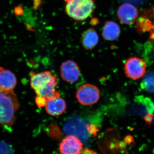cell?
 I'll return each mask as SVG.
<instances>
[{"instance_id": "obj_1", "label": "cell", "mask_w": 154, "mask_h": 154, "mask_svg": "<svg viewBox=\"0 0 154 154\" xmlns=\"http://www.w3.org/2000/svg\"><path fill=\"white\" fill-rule=\"evenodd\" d=\"M20 107L19 99L14 91L0 89V126L10 128L16 121V113Z\"/></svg>"}, {"instance_id": "obj_2", "label": "cell", "mask_w": 154, "mask_h": 154, "mask_svg": "<svg viewBox=\"0 0 154 154\" xmlns=\"http://www.w3.org/2000/svg\"><path fill=\"white\" fill-rule=\"evenodd\" d=\"M65 11L69 17L75 20L84 21L94 12L95 0H64Z\"/></svg>"}, {"instance_id": "obj_3", "label": "cell", "mask_w": 154, "mask_h": 154, "mask_svg": "<svg viewBox=\"0 0 154 154\" xmlns=\"http://www.w3.org/2000/svg\"><path fill=\"white\" fill-rule=\"evenodd\" d=\"M76 98L79 103L85 106L96 104L100 98L99 88L91 84H86L80 87L76 93Z\"/></svg>"}, {"instance_id": "obj_4", "label": "cell", "mask_w": 154, "mask_h": 154, "mask_svg": "<svg viewBox=\"0 0 154 154\" xmlns=\"http://www.w3.org/2000/svg\"><path fill=\"white\" fill-rule=\"evenodd\" d=\"M124 71L127 78L134 80L139 79L146 74V62L140 58L131 57L125 63Z\"/></svg>"}, {"instance_id": "obj_5", "label": "cell", "mask_w": 154, "mask_h": 154, "mask_svg": "<svg viewBox=\"0 0 154 154\" xmlns=\"http://www.w3.org/2000/svg\"><path fill=\"white\" fill-rule=\"evenodd\" d=\"M60 74L62 79L65 82L74 83L79 79L81 71L76 63L73 60H67L61 65Z\"/></svg>"}, {"instance_id": "obj_6", "label": "cell", "mask_w": 154, "mask_h": 154, "mask_svg": "<svg viewBox=\"0 0 154 154\" xmlns=\"http://www.w3.org/2000/svg\"><path fill=\"white\" fill-rule=\"evenodd\" d=\"M83 144L81 140L74 135L64 138L60 144V154H80L82 151Z\"/></svg>"}, {"instance_id": "obj_7", "label": "cell", "mask_w": 154, "mask_h": 154, "mask_svg": "<svg viewBox=\"0 0 154 154\" xmlns=\"http://www.w3.org/2000/svg\"><path fill=\"white\" fill-rule=\"evenodd\" d=\"M138 16L137 9L129 3H125L119 8L117 16L120 22L125 25L132 24Z\"/></svg>"}, {"instance_id": "obj_8", "label": "cell", "mask_w": 154, "mask_h": 154, "mask_svg": "<svg viewBox=\"0 0 154 154\" xmlns=\"http://www.w3.org/2000/svg\"><path fill=\"white\" fill-rule=\"evenodd\" d=\"M55 75L50 71H45L35 73L31 72L30 77V85L34 91L47 85L52 80L56 79Z\"/></svg>"}, {"instance_id": "obj_9", "label": "cell", "mask_w": 154, "mask_h": 154, "mask_svg": "<svg viewBox=\"0 0 154 154\" xmlns=\"http://www.w3.org/2000/svg\"><path fill=\"white\" fill-rule=\"evenodd\" d=\"M45 109L48 114L52 116L61 115L66 110V102L60 96L53 97L48 99Z\"/></svg>"}, {"instance_id": "obj_10", "label": "cell", "mask_w": 154, "mask_h": 154, "mask_svg": "<svg viewBox=\"0 0 154 154\" xmlns=\"http://www.w3.org/2000/svg\"><path fill=\"white\" fill-rule=\"evenodd\" d=\"M17 78L12 71L0 66V89L14 91L17 86Z\"/></svg>"}, {"instance_id": "obj_11", "label": "cell", "mask_w": 154, "mask_h": 154, "mask_svg": "<svg viewBox=\"0 0 154 154\" xmlns=\"http://www.w3.org/2000/svg\"><path fill=\"white\" fill-rule=\"evenodd\" d=\"M99 40L98 33L93 28H89L84 31L81 37L83 47L88 50H91L96 47Z\"/></svg>"}, {"instance_id": "obj_12", "label": "cell", "mask_w": 154, "mask_h": 154, "mask_svg": "<svg viewBox=\"0 0 154 154\" xmlns=\"http://www.w3.org/2000/svg\"><path fill=\"white\" fill-rule=\"evenodd\" d=\"M120 32V27L116 22L107 21L103 26L102 36L105 40L113 41L119 37Z\"/></svg>"}, {"instance_id": "obj_13", "label": "cell", "mask_w": 154, "mask_h": 154, "mask_svg": "<svg viewBox=\"0 0 154 154\" xmlns=\"http://www.w3.org/2000/svg\"><path fill=\"white\" fill-rule=\"evenodd\" d=\"M141 88L149 93H154V73L148 74L140 84Z\"/></svg>"}, {"instance_id": "obj_14", "label": "cell", "mask_w": 154, "mask_h": 154, "mask_svg": "<svg viewBox=\"0 0 154 154\" xmlns=\"http://www.w3.org/2000/svg\"><path fill=\"white\" fill-rule=\"evenodd\" d=\"M138 21V28L140 31H152L153 29V25L148 19L140 18Z\"/></svg>"}, {"instance_id": "obj_15", "label": "cell", "mask_w": 154, "mask_h": 154, "mask_svg": "<svg viewBox=\"0 0 154 154\" xmlns=\"http://www.w3.org/2000/svg\"><path fill=\"white\" fill-rule=\"evenodd\" d=\"M0 154H14V149L10 144L0 140Z\"/></svg>"}, {"instance_id": "obj_16", "label": "cell", "mask_w": 154, "mask_h": 154, "mask_svg": "<svg viewBox=\"0 0 154 154\" xmlns=\"http://www.w3.org/2000/svg\"><path fill=\"white\" fill-rule=\"evenodd\" d=\"M48 99L45 97L37 96L35 99V102L38 107H45Z\"/></svg>"}, {"instance_id": "obj_17", "label": "cell", "mask_w": 154, "mask_h": 154, "mask_svg": "<svg viewBox=\"0 0 154 154\" xmlns=\"http://www.w3.org/2000/svg\"><path fill=\"white\" fill-rule=\"evenodd\" d=\"M121 1L133 4L136 5H140L143 3L145 0H121Z\"/></svg>"}, {"instance_id": "obj_18", "label": "cell", "mask_w": 154, "mask_h": 154, "mask_svg": "<svg viewBox=\"0 0 154 154\" xmlns=\"http://www.w3.org/2000/svg\"><path fill=\"white\" fill-rule=\"evenodd\" d=\"M80 154H99L96 152L90 149H83L82 151Z\"/></svg>"}, {"instance_id": "obj_19", "label": "cell", "mask_w": 154, "mask_h": 154, "mask_svg": "<svg viewBox=\"0 0 154 154\" xmlns=\"http://www.w3.org/2000/svg\"><path fill=\"white\" fill-rule=\"evenodd\" d=\"M152 31L151 38L154 39V25H153V29H152Z\"/></svg>"}]
</instances>
